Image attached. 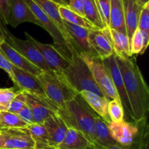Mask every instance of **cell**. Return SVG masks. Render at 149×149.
<instances>
[{"label": "cell", "mask_w": 149, "mask_h": 149, "mask_svg": "<svg viewBox=\"0 0 149 149\" xmlns=\"http://www.w3.org/2000/svg\"><path fill=\"white\" fill-rule=\"evenodd\" d=\"M109 113L111 122H119L125 120V110L119 100H109Z\"/></svg>", "instance_id": "4dcf8cb0"}, {"label": "cell", "mask_w": 149, "mask_h": 149, "mask_svg": "<svg viewBox=\"0 0 149 149\" xmlns=\"http://www.w3.org/2000/svg\"><path fill=\"white\" fill-rule=\"evenodd\" d=\"M5 26L0 23V33L4 42L42 71L53 72L47 65L39 50L30 42L16 37L7 30Z\"/></svg>", "instance_id": "8992f818"}, {"label": "cell", "mask_w": 149, "mask_h": 149, "mask_svg": "<svg viewBox=\"0 0 149 149\" xmlns=\"http://www.w3.org/2000/svg\"><path fill=\"white\" fill-rule=\"evenodd\" d=\"M84 17L97 30L106 28L97 9L95 0H84Z\"/></svg>", "instance_id": "484cf974"}, {"label": "cell", "mask_w": 149, "mask_h": 149, "mask_svg": "<svg viewBox=\"0 0 149 149\" xmlns=\"http://www.w3.org/2000/svg\"><path fill=\"white\" fill-rule=\"evenodd\" d=\"M89 39L93 49L100 59L103 60L114 54L110 42L102 30L90 29Z\"/></svg>", "instance_id": "ffe728a7"}, {"label": "cell", "mask_w": 149, "mask_h": 149, "mask_svg": "<svg viewBox=\"0 0 149 149\" xmlns=\"http://www.w3.org/2000/svg\"><path fill=\"white\" fill-rule=\"evenodd\" d=\"M58 10L61 18L64 21L87 29H96L85 17L76 13L68 7L59 6Z\"/></svg>", "instance_id": "4316f807"}, {"label": "cell", "mask_w": 149, "mask_h": 149, "mask_svg": "<svg viewBox=\"0 0 149 149\" xmlns=\"http://www.w3.org/2000/svg\"><path fill=\"white\" fill-rule=\"evenodd\" d=\"M135 1L142 7H143L146 4H147V3L149 2V0H135Z\"/></svg>", "instance_id": "b9f144b4"}, {"label": "cell", "mask_w": 149, "mask_h": 149, "mask_svg": "<svg viewBox=\"0 0 149 149\" xmlns=\"http://www.w3.org/2000/svg\"><path fill=\"white\" fill-rule=\"evenodd\" d=\"M109 28L127 35L123 0H110Z\"/></svg>", "instance_id": "cb8c5ba5"}, {"label": "cell", "mask_w": 149, "mask_h": 149, "mask_svg": "<svg viewBox=\"0 0 149 149\" xmlns=\"http://www.w3.org/2000/svg\"><path fill=\"white\" fill-rule=\"evenodd\" d=\"M122 73L125 90L130 103L134 122L147 118L149 110V89L135 58L115 55Z\"/></svg>", "instance_id": "6da1fadb"}, {"label": "cell", "mask_w": 149, "mask_h": 149, "mask_svg": "<svg viewBox=\"0 0 149 149\" xmlns=\"http://www.w3.org/2000/svg\"><path fill=\"white\" fill-rule=\"evenodd\" d=\"M21 90L16 87L0 88V112L7 111L9 105Z\"/></svg>", "instance_id": "f546056e"}, {"label": "cell", "mask_w": 149, "mask_h": 149, "mask_svg": "<svg viewBox=\"0 0 149 149\" xmlns=\"http://www.w3.org/2000/svg\"><path fill=\"white\" fill-rule=\"evenodd\" d=\"M33 1L52 20V21L55 23V26L61 31V33L63 36L64 39H65L67 43L71 46L68 34H67L65 26H64L63 20H62L61 15H60L59 10H58L59 5L55 4V2L52 1L51 0H33Z\"/></svg>", "instance_id": "7402d4cb"}, {"label": "cell", "mask_w": 149, "mask_h": 149, "mask_svg": "<svg viewBox=\"0 0 149 149\" xmlns=\"http://www.w3.org/2000/svg\"><path fill=\"white\" fill-rule=\"evenodd\" d=\"M45 149H57V148H51V147H47V148H45Z\"/></svg>", "instance_id": "f6af8a7d"}, {"label": "cell", "mask_w": 149, "mask_h": 149, "mask_svg": "<svg viewBox=\"0 0 149 149\" xmlns=\"http://www.w3.org/2000/svg\"><path fill=\"white\" fill-rule=\"evenodd\" d=\"M1 149H35V143L26 128L1 130Z\"/></svg>", "instance_id": "4fadbf2b"}, {"label": "cell", "mask_w": 149, "mask_h": 149, "mask_svg": "<svg viewBox=\"0 0 149 149\" xmlns=\"http://www.w3.org/2000/svg\"><path fill=\"white\" fill-rule=\"evenodd\" d=\"M95 2L105 26L106 28L109 27L111 1L110 0H95Z\"/></svg>", "instance_id": "d6a6232c"}, {"label": "cell", "mask_w": 149, "mask_h": 149, "mask_svg": "<svg viewBox=\"0 0 149 149\" xmlns=\"http://www.w3.org/2000/svg\"><path fill=\"white\" fill-rule=\"evenodd\" d=\"M138 29L141 31L149 33V2L146 4L141 9Z\"/></svg>", "instance_id": "e575fe53"}, {"label": "cell", "mask_w": 149, "mask_h": 149, "mask_svg": "<svg viewBox=\"0 0 149 149\" xmlns=\"http://www.w3.org/2000/svg\"><path fill=\"white\" fill-rule=\"evenodd\" d=\"M14 85L18 90L31 94L45 95L36 76L20 70L13 65Z\"/></svg>", "instance_id": "e0dca14e"}, {"label": "cell", "mask_w": 149, "mask_h": 149, "mask_svg": "<svg viewBox=\"0 0 149 149\" xmlns=\"http://www.w3.org/2000/svg\"><path fill=\"white\" fill-rule=\"evenodd\" d=\"M24 93L26 105L30 108L34 123L42 124L46 119L56 114L58 107L53 104L46 95Z\"/></svg>", "instance_id": "9c48e42d"}, {"label": "cell", "mask_w": 149, "mask_h": 149, "mask_svg": "<svg viewBox=\"0 0 149 149\" xmlns=\"http://www.w3.org/2000/svg\"><path fill=\"white\" fill-rule=\"evenodd\" d=\"M17 115L22 121H23V122L26 124H27L28 125H32V124L34 123L32 112L31 111L30 108H29L27 105L25 106L24 107L17 113Z\"/></svg>", "instance_id": "74e56055"}, {"label": "cell", "mask_w": 149, "mask_h": 149, "mask_svg": "<svg viewBox=\"0 0 149 149\" xmlns=\"http://www.w3.org/2000/svg\"><path fill=\"white\" fill-rule=\"evenodd\" d=\"M113 143L116 142L111 135L108 124L96 115L95 118V144L107 146Z\"/></svg>", "instance_id": "d4e9b609"}, {"label": "cell", "mask_w": 149, "mask_h": 149, "mask_svg": "<svg viewBox=\"0 0 149 149\" xmlns=\"http://www.w3.org/2000/svg\"><path fill=\"white\" fill-rule=\"evenodd\" d=\"M143 39L141 31L138 29L135 31L130 43V56L143 54Z\"/></svg>", "instance_id": "1f68e13d"}, {"label": "cell", "mask_w": 149, "mask_h": 149, "mask_svg": "<svg viewBox=\"0 0 149 149\" xmlns=\"http://www.w3.org/2000/svg\"><path fill=\"white\" fill-rule=\"evenodd\" d=\"M26 40L30 42L40 52L44 61L50 70L57 74H63L69 65L70 61L65 58L52 45L39 42L27 32H24Z\"/></svg>", "instance_id": "ba28073f"}, {"label": "cell", "mask_w": 149, "mask_h": 149, "mask_svg": "<svg viewBox=\"0 0 149 149\" xmlns=\"http://www.w3.org/2000/svg\"><path fill=\"white\" fill-rule=\"evenodd\" d=\"M63 23L71 47L75 52L79 55L87 54L90 56L98 58L89 39V31L90 29L71 24L64 20Z\"/></svg>", "instance_id": "30bf717a"}, {"label": "cell", "mask_w": 149, "mask_h": 149, "mask_svg": "<svg viewBox=\"0 0 149 149\" xmlns=\"http://www.w3.org/2000/svg\"><path fill=\"white\" fill-rule=\"evenodd\" d=\"M79 94L97 116L103 119L108 125L111 122L109 113V100L89 91H81Z\"/></svg>", "instance_id": "ac0fdd59"}, {"label": "cell", "mask_w": 149, "mask_h": 149, "mask_svg": "<svg viewBox=\"0 0 149 149\" xmlns=\"http://www.w3.org/2000/svg\"><path fill=\"white\" fill-rule=\"evenodd\" d=\"M47 132L48 147L57 148L65 136L68 127L57 114L43 122Z\"/></svg>", "instance_id": "2e32d148"}, {"label": "cell", "mask_w": 149, "mask_h": 149, "mask_svg": "<svg viewBox=\"0 0 149 149\" xmlns=\"http://www.w3.org/2000/svg\"><path fill=\"white\" fill-rule=\"evenodd\" d=\"M25 106H26V97L23 91H20L14 99L12 100L7 111L17 114Z\"/></svg>", "instance_id": "836d02e7"}, {"label": "cell", "mask_w": 149, "mask_h": 149, "mask_svg": "<svg viewBox=\"0 0 149 149\" xmlns=\"http://www.w3.org/2000/svg\"><path fill=\"white\" fill-rule=\"evenodd\" d=\"M52 1L55 2L59 6H65V7H68L69 5V0H51Z\"/></svg>", "instance_id": "60d3db41"}, {"label": "cell", "mask_w": 149, "mask_h": 149, "mask_svg": "<svg viewBox=\"0 0 149 149\" xmlns=\"http://www.w3.org/2000/svg\"><path fill=\"white\" fill-rule=\"evenodd\" d=\"M63 74L73 90L78 94L81 91H89L104 97L95 81L88 65L74 49L69 65Z\"/></svg>", "instance_id": "3957f363"}, {"label": "cell", "mask_w": 149, "mask_h": 149, "mask_svg": "<svg viewBox=\"0 0 149 149\" xmlns=\"http://www.w3.org/2000/svg\"><path fill=\"white\" fill-rule=\"evenodd\" d=\"M2 41H3V39H2V37H1V33H0V43H1V42H2Z\"/></svg>", "instance_id": "ee69618b"}, {"label": "cell", "mask_w": 149, "mask_h": 149, "mask_svg": "<svg viewBox=\"0 0 149 149\" xmlns=\"http://www.w3.org/2000/svg\"><path fill=\"white\" fill-rule=\"evenodd\" d=\"M79 55L88 65L95 81L104 97L109 100H115L120 101L117 91L102 59L90 56L87 54H80Z\"/></svg>", "instance_id": "5b68a950"}, {"label": "cell", "mask_w": 149, "mask_h": 149, "mask_svg": "<svg viewBox=\"0 0 149 149\" xmlns=\"http://www.w3.org/2000/svg\"><path fill=\"white\" fill-rule=\"evenodd\" d=\"M93 149H131L130 147L124 146L120 145V144L113 143L111 145L107 146H98L97 144H95L93 146Z\"/></svg>", "instance_id": "ab89813d"}, {"label": "cell", "mask_w": 149, "mask_h": 149, "mask_svg": "<svg viewBox=\"0 0 149 149\" xmlns=\"http://www.w3.org/2000/svg\"><path fill=\"white\" fill-rule=\"evenodd\" d=\"M102 31L110 42L115 55L123 58L131 57L130 54V42L127 35L109 27L104 28Z\"/></svg>", "instance_id": "44dd1931"}, {"label": "cell", "mask_w": 149, "mask_h": 149, "mask_svg": "<svg viewBox=\"0 0 149 149\" xmlns=\"http://www.w3.org/2000/svg\"><path fill=\"white\" fill-rule=\"evenodd\" d=\"M0 68L4 70L7 74L10 79L14 82V75H13V65L5 56L3 55L2 52L0 51Z\"/></svg>", "instance_id": "d590c367"}, {"label": "cell", "mask_w": 149, "mask_h": 149, "mask_svg": "<svg viewBox=\"0 0 149 149\" xmlns=\"http://www.w3.org/2000/svg\"><path fill=\"white\" fill-rule=\"evenodd\" d=\"M27 124L22 121L17 114L8 111L0 112V130L26 128Z\"/></svg>", "instance_id": "f1b7e54d"}, {"label": "cell", "mask_w": 149, "mask_h": 149, "mask_svg": "<svg viewBox=\"0 0 149 149\" xmlns=\"http://www.w3.org/2000/svg\"><path fill=\"white\" fill-rule=\"evenodd\" d=\"M68 7L79 15L84 17V0H69Z\"/></svg>", "instance_id": "f35d334b"}, {"label": "cell", "mask_w": 149, "mask_h": 149, "mask_svg": "<svg viewBox=\"0 0 149 149\" xmlns=\"http://www.w3.org/2000/svg\"><path fill=\"white\" fill-rule=\"evenodd\" d=\"M1 135H2V132H1V131L0 130V136H1Z\"/></svg>", "instance_id": "bcb514c9"}, {"label": "cell", "mask_w": 149, "mask_h": 149, "mask_svg": "<svg viewBox=\"0 0 149 149\" xmlns=\"http://www.w3.org/2000/svg\"><path fill=\"white\" fill-rule=\"evenodd\" d=\"M1 135L0 136V149H1V144H2V137H1Z\"/></svg>", "instance_id": "7bdbcfd3"}, {"label": "cell", "mask_w": 149, "mask_h": 149, "mask_svg": "<svg viewBox=\"0 0 149 149\" xmlns=\"http://www.w3.org/2000/svg\"><path fill=\"white\" fill-rule=\"evenodd\" d=\"M0 51L7 58V59L13 64V65L19 69L30 73L36 77L43 72L40 68L33 65L32 63H31L29 60L24 58L23 55H20L18 52L13 49L4 40L0 43Z\"/></svg>", "instance_id": "9a60e30c"}, {"label": "cell", "mask_w": 149, "mask_h": 149, "mask_svg": "<svg viewBox=\"0 0 149 149\" xmlns=\"http://www.w3.org/2000/svg\"><path fill=\"white\" fill-rule=\"evenodd\" d=\"M93 148V144L81 132L68 128L63 141L57 149H87Z\"/></svg>", "instance_id": "603a6c76"}, {"label": "cell", "mask_w": 149, "mask_h": 149, "mask_svg": "<svg viewBox=\"0 0 149 149\" xmlns=\"http://www.w3.org/2000/svg\"><path fill=\"white\" fill-rule=\"evenodd\" d=\"M87 149H93V148H87Z\"/></svg>", "instance_id": "7dc6e473"}, {"label": "cell", "mask_w": 149, "mask_h": 149, "mask_svg": "<svg viewBox=\"0 0 149 149\" xmlns=\"http://www.w3.org/2000/svg\"><path fill=\"white\" fill-rule=\"evenodd\" d=\"M123 4L127 36L130 43L132 36L138 29V20L142 7L135 0H123Z\"/></svg>", "instance_id": "d6986e66"}, {"label": "cell", "mask_w": 149, "mask_h": 149, "mask_svg": "<svg viewBox=\"0 0 149 149\" xmlns=\"http://www.w3.org/2000/svg\"><path fill=\"white\" fill-rule=\"evenodd\" d=\"M110 133L115 142L124 146L130 147L135 143L139 136V128L135 122L122 121L109 124Z\"/></svg>", "instance_id": "8fae6325"}, {"label": "cell", "mask_w": 149, "mask_h": 149, "mask_svg": "<svg viewBox=\"0 0 149 149\" xmlns=\"http://www.w3.org/2000/svg\"><path fill=\"white\" fill-rule=\"evenodd\" d=\"M41 24V27L46 30L53 39V45L58 50L70 61L72 57L73 49L64 39L61 31L50 18L42 11L33 0H24Z\"/></svg>", "instance_id": "52a82bcc"}, {"label": "cell", "mask_w": 149, "mask_h": 149, "mask_svg": "<svg viewBox=\"0 0 149 149\" xmlns=\"http://www.w3.org/2000/svg\"><path fill=\"white\" fill-rule=\"evenodd\" d=\"M26 22L34 23L41 27L39 21L24 0H9L8 25L15 28Z\"/></svg>", "instance_id": "5bb4252c"}, {"label": "cell", "mask_w": 149, "mask_h": 149, "mask_svg": "<svg viewBox=\"0 0 149 149\" xmlns=\"http://www.w3.org/2000/svg\"><path fill=\"white\" fill-rule=\"evenodd\" d=\"M36 79L46 97L58 109L78 95L70 86L63 74L43 71Z\"/></svg>", "instance_id": "277c9868"}, {"label": "cell", "mask_w": 149, "mask_h": 149, "mask_svg": "<svg viewBox=\"0 0 149 149\" xmlns=\"http://www.w3.org/2000/svg\"><path fill=\"white\" fill-rule=\"evenodd\" d=\"M9 0H0V23L8 25Z\"/></svg>", "instance_id": "8d00e7d4"}, {"label": "cell", "mask_w": 149, "mask_h": 149, "mask_svg": "<svg viewBox=\"0 0 149 149\" xmlns=\"http://www.w3.org/2000/svg\"><path fill=\"white\" fill-rule=\"evenodd\" d=\"M103 64L106 66V69L108 70L111 78L112 81L115 86L118 95H119V99L122 103L124 110L127 111V113L128 116L132 119V113L131 109L130 103L129 99H128L127 95L126 90H125V84H124L123 78H122V73L119 68L117 62H116L115 55H111L105 59L102 60Z\"/></svg>", "instance_id": "7c38bea8"}, {"label": "cell", "mask_w": 149, "mask_h": 149, "mask_svg": "<svg viewBox=\"0 0 149 149\" xmlns=\"http://www.w3.org/2000/svg\"><path fill=\"white\" fill-rule=\"evenodd\" d=\"M26 129L35 143V149H45L48 147L47 132L44 124L33 123L27 125Z\"/></svg>", "instance_id": "83f0119b"}, {"label": "cell", "mask_w": 149, "mask_h": 149, "mask_svg": "<svg viewBox=\"0 0 149 149\" xmlns=\"http://www.w3.org/2000/svg\"><path fill=\"white\" fill-rule=\"evenodd\" d=\"M56 114L68 128L77 130L95 144V118L96 113L79 94L58 109Z\"/></svg>", "instance_id": "7a4b0ae2"}]
</instances>
